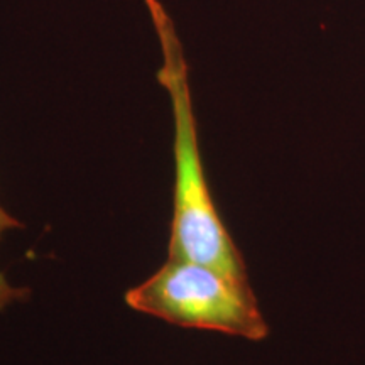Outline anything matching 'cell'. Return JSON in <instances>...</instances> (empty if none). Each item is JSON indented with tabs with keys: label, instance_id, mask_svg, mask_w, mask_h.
Returning <instances> with one entry per match:
<instances>
[{
	"label": "cell",
	"instance_id": "7a4b0ae2",
	"mask_svg": "<svg viewBox=\"0 0 365 365\" xmlns=\"http://www.w3.org/2000/svg\"><path fill=\"white\" fill-rule=\"evenodd\" d=\"M125 303L176 327L250 341L269 335L249 279H237L202 262L166 259L153 276L127 291Z\"/></svg>",
	"mask_w": 365,
	"mask_h": 365
},
{
	"label": "cell",
	"instance_id": "6da1fadb",
	"mask_svg": "<svg viewBox=\"0 0 365 365\" xmlns=\"http://www.w3.org/2000/svg\"><path fill=\"white\" fill-rule=\"evenodd\" d=\"M145 6L163 53L158 80L170 93L175 124V190L168 259L202 262L237 279H249L244 257L218 215L205 176L188 63L175 22L159 0H145Z\"/></svg>",
	"mask_w": 365,
	"mask_h": 365
},
{
	"label": "cell",
	"instance_id": "3957f363",
	"mask_svg": "<svg viewBox=\"0 0 365 365\" xmlns=\"http://www.w3.org/2000/svg\"><path fill=\"white\" fill-rule=\"evenodd\" d=\"M22 227V222L17 217H14L9 210L4 207L2 202H0V240L2 237L7 234V232L17 230V228ZM27 291L24 287L14 286L11 281L4 276V272L0 271V312L12 307L17 301H22L26 298Z\"/></svg>",
	"mask_w": 365,
	"mask_h": 365
}]
</instances>
